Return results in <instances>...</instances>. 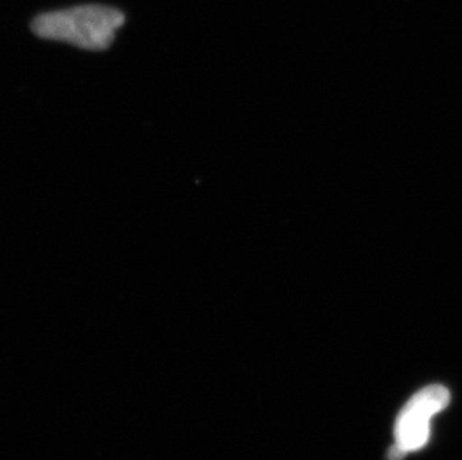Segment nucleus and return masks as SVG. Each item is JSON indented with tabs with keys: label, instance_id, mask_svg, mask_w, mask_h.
Masks as SVG:
<instances>
[{
	"label": "nucleus",
	"instance_id": "obj_1",
	"mask_svg": "<svg viewBox=\"0 0 462 460\" xmlns=\"http://www.w3.org/2000/svg\"><path fill=\"white\" fill-rule=\"evenodd\" d=\"M125 24V14L104 5L41 14L32 22V32L42 40L57 41L88 51L108 50Z\"/></svg>",
	"mask_w": 462,
	"mask_h": 460
},
{
	"label": "nucleus",
	"instance_id": "obj_2",
	"mask_svg": "<svg viewBox=\"0 0 462 460\" xmlns=\"http://www.w3.org/2000/svg\"><path fill=\"white\" fill-rule=\"evenodd\" d=\"M449 391L445 386L434 384L416 393L395 425V446L389 452V460H400L422 448L430 438V421L449 404Z\"/></svg>",
	"mask_w": 462,
	"mask_h": 460
}]
</instances>
